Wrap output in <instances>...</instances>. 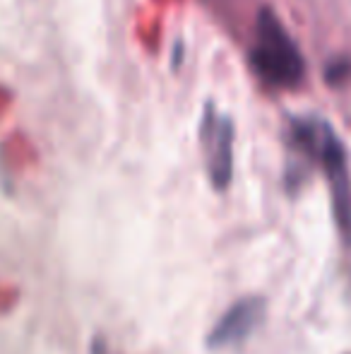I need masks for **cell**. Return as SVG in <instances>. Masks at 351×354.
I'll return each mask as SVG.
<instances>
[{
    "label": "cell",
    "instance_id": "cell-2",
    "mask_svg": "<svg viewBox=\"0 0 351 354\" xmlns=\"http://www.w3.org/2000/svg\"><path fill=\"white\" fill-rule=\"evenodd\" d=\"M318 162L328 176L330 198H332V212L337 222L342 241L351 246V176L344 145L330 123L320 121L318 133Z\"/></svg>",
    "mask_w": 351,
    "mask_h": 354
},
{
    "label": "cell",
    "instance_id": "cell-1",
    "mask_svg": "<svg viewBox=\"0 0 351 354\" xmlns=\"http://www.w3.org/2000/svg\"><path fill=\"white\" fill-rule=\"evenodd\" d=\"M248 61L272 87H296L303 80V56L270 5H263L255 19V39L248 51Z\"/></svg>",
    "mask_w": 351,
    "mask_h": 354
},
{
    "label": "cell",
    "instance_id": "cell-3",
    "mask_svg": "<svg viewBox=\"0 0 351 354\" xmlns=\"http://www.w3.org/2000/svg\"><path fill=\"white\" fill-rule=\"evenodd\" d=\"M234 118L219 113L217 104L207 102L200 123V142L205 149L207 176L217 193H224L234 178Z\"/></svg>",
    "mask_w": 351,
    "mask_h": 354
},
{
    "label": "cell",
    "instance_id": "cell-5",
    "mask_svg": "<svg viewBox=\"0 0 351 354\" xmlns=\"http://www.w3.org/2000/svg\"><path fill=\"white\" fill-rule=\"evenodd\" d=\"M89 352L92 354H111V350H108V345H106V340L103 337H92V345H89Z\"/></svg>",
    "mask_w": 351,
    "mask_h": 354
},
{
    "label": "cell",
    "instance_id": "cell-4",
    "mask_svg": "<svg viewBox=\"0 0 351 354\" xmlns=\"http://www.w3.org/2000/svg\"><path fill=\"white\" fill-rule=\"evenodd\" d=\"M265 299L263 297H243L234 301L210 328L205 345L210 350H226L245 342L260 328L265 318Z\"/></svg>",
    "mask_w": 351,
    "mask_h": 354
},
{
    "label": "cell",
    "instance_id": "cell-6",
    "mask_svg": "<svg viewBox=\"0 0 351 354\" xmlns=\"http://www.w3.org/2000/svg\"><path fill=\"white\" fill-rule=\"evenodd\" d=\"M183 61V39H176L174 44V68H181Z\"/></svg>",
    "mask_w": 351,
    "mask_h": 354
}]
</instances>
